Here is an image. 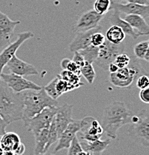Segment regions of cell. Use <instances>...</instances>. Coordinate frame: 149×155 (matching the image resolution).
Returning a JSON list of instances; mask_svg holds the SVG:
<instances>
[{"instance_id":"6da1fadb","label":"cell","mask_w":149,"mask_h":155,"mask_svg":"<svg viewBox=\"0 0 149 155\" xmlns=\"http://www.w3.org/2000/svg\"><path fill=\"white\" fill-rule=\"evenodd\" d=\"M133 113L123 101H116L106 106L103 111L101 126L110 140L117 138L118 131L123 125L131 124Z\"/></svg>"},{"instance_id":"7a4b0ae2","label":"cell","mask_w":149,"mask_h":155,"mask_svg":"<svg viewBox=\"0 0 149 155\" xmlns=\"http://www.w3.org/2000/svg\"><path fill=\"white\" fill-rule=\"evenodd\" d=\"M24 92L15 93L0 78V116L9 125L22 119Z\"/></svg>"},{"instance_id":"3957f363","label":"cell","mask_w":149,"mask_h":155,"mask_svg":"<svg viewBox=\"0 0 149 155\" xmlns=\"http://www.w3.org/2000/svg\"><path fill=\"white\" fill-rule=\"evenodd\" d=\"M47 107H59V103L57 100L49 96L43 87L39 90L24 92L23 112L21 120L23 121L26 127L32 118Z\"/></svg>"},{"instance_id":"277c9868","label":"cell","mask_w":149,"mask_h":155,"mask_svg":"<svg viewBox=\"0 0 149 155\" xmlns=\"http://www.w3.org/2000/svg\"><path fill=\"white\" fill-rule=\"evenodd\" d=\"M147 74L148 72L141 66L137 59H131L127 67L119 69L116 72L110 73L109 81L113 86L119 88H129L136 83L139 75Z\"/></svg>"},{"instance_id":"5b68a950","label":"cell","mask_w":149,"mask_h":155,"mask_svg":"<svg viewBox=\"0 0 149 155\" xmlns=\"http://www.w3.org/2000/svg\"><path fill=\"white\" fill-rule=\"evenodd\" d=\"M137 116L138 120L131 123L128 133L139 143L149 148V108L141 110Z\"/></svg>"},{"instance_id":"8992f818","label":"cell","mask_w":149,"mask_h":155,"mask_svg":"<svg viewBox=\"0 0 149 155\" xmlns=\"http://www.w3.org/2000/svg\"><path fill=\"white\" fill-rule=\"evenodd\" d=\"M124 48L123 42L120 44H113L108 40H105L103 44L99 47V54L95 63L98 67L107 70L109 64L114 62L119 54L124 52Z\"/></svg>"},{"instance_id":"52a82bcc","label":"cell","mask_w":149,"mask_h":155,"mask_svg":"<svg viewBox=\"0 0 149 155\" xmlns=\"http://www.w3.org/2000/svg\"><path fill=\"white\" fill-rule=\"evenodd\" d=\"M58 110V107H47L30 119L26 127L28 130L36 136L43 129L49 127Z\"/></svg>"},{"instance_id":"ba28073f","label":"cell","mask_w":149,"mask_h":155,"mask_svg":"<svg viewBox=\"0 0 149 155\" xmlns=\"http://www.w3.org/2000/svg\"><path fill=\"white\" fill-rule=\"evenodd\" d=\"M0 78L15 93H22L28 90H39L42 88L37 84L24 78L23 76L14 73H2Z\"/></svg>"},{"instance_id":"9c48e42d","label":"cell","mask_w":149,"mask_h":155,"mask_svg":"<svg viewBox=\"0 0 149 155\" xmlns=\"http://www.w3.org/2000/svg\"><path fill=\"white\" fill-rule=\"evenodd\" d=\"M34 37L32 31H24L17 35V40L13 43H10L5 48H3L0 52V75L2 73L3 69L7 65L9 61L15 55L19 48L25 43Z\"/></svg>"},{"instance_id":"30bf717a","label":"cell","mask_w":149,"mask_h":155,"mask_svg":"<svg viewBox=\"0 0 149 155\" xmlns=\"http://www.w3.org/2000/svg\"><path fill=\"white\" fill-rule=\"evenodd\" d=\"M82 126L80 131V139L82 141L93 142L99 140L103 133V129L97 119L92 116L82 119Z\"/></svg>"},{"instance_id":"8fae6325","label":"cell","mask_w":149,"mask_h":155,"mask_svg":"<svg viewBox=\"0 0 149 155\" xmlns=\"http://www.w3.org/2000/svg\"><path fill=\"white\" fill-rule=\"evenodd\" d=\"M19 24L20 21L12 20L0 11V52L11 43L15 28Z\"/></svg>"},{"instance_id":"7c38bea8","label":"cell","mask_w":149,"mask_h":155,"mask_svg":"<svg viewBox=\"0 0 149 155\" xmlns=\"http://www.w3.org/2000/svg\"><path fill=\"white\" fill-rule=\"evenodd\" d=\"M104 18V15L97 13L95 10H89L81 14L76 23L75 31L77 32L86 31L99 26L100 21Z\"/></svg>"},{"instance_id":"4fadbf2b","label":"cell","mask_w":149,"mask_h":155,"mask_svg":"<svg viewBox=\"0 0 149 155\" xmlns=\"http://www.w3.org/2000/svg\"><path fill=\"white\" fill-rule=\"evenodd\" d=\"M82 119L80 120H75L73 119L72 122H70V124L67 126L65 130L62 132L61 136L58 140L57 145L54 149V152H59L63 149L68 148L71 141L74 139V137L77 135L82 128Z\"/></svg>"},{"instance_id":"5bb4252c","label":"cell","mask_w":149,"mask_h":155,"mask_svg":"<svg viewBox=\"0 0 149 155\" xmlns=\"http://www.w3.org/2000/svg\"><path fill=\"white\" fill-rule=\"evenodd\" d=\"M45 92L49 96L55 100H57L64 93L77 89V87L71 84L66 81L63 80L57 75L54 79L49 82L45 87H43Z\"/></svg>"},{"instance_id":"9a60e30c","label":"cell","mask_w":149,"mask_h":155,"mask_svg":"<svg viewBox=\"0 0 149 155\" xmlns=\"http://www.w3.org/2000/svg\"><path fill=\"white\" fill-rule=\"evenodd\" d=\"M116 10L120 14H124L126 15L129 14H137L142 16L144 18L149 17V5L136 4V3L127 2L126 4L116 2L113 1L111 2V10Z\"/></svg>"},{"instance_id":"2e32d148","label":"cell","mask_w":149,"mask_h":155,"mask_svg":"<svg viewBox=\"0 0 149 155\" xmlns=\"http://www.w3.org/2000/svg\"><path fill=\"white\" fill-rule=\"evenodd\" d=\"M6 66L11 73L21 76H29L38 74V69L35 66L20 59L16 54L13 56Z\"/></svg>"},{"instance_id":"e0dca14e","label":"cell","mask_w":149,"mask_h":155,"mask_svg":"<svg viewBox=\"0 0 149 155\" xmlns=\"http://www.w3.org/2000/svg\"><path fill=\"white\" fill-rule=\"evenodd\" d=\"M72 111L73 105L67 104V103L61 107H58L57 113L53 120L56 125V131L59 135V138L62 132L65 130L67 126L69 125L70 122L73 121Z\"/></svg>"},{"instance_id":"ac0fdd59","label":"cell","mask_w":149,"mask_h":155,"mask_svg":"<svg viewBox=\"0 0 149 155\" xmlns=\"http://www.w3.org/2000/svg\"><path fill=\"white\" fill-rule=\"evenodd\" d=\"M102 27L99 25L97 28L91 29V30L86 31L77 32L75 38L72 40V42L70 44V51L71 52L74 51H80L84 48L89 46L91 44V38H92V35L95 32L101 31Z\"/></svg>"},{"instance_id":"d6986e66","label":"cell","mask_w":149,"mask_h":155,"mask_svg":"<svg viewBox=\"0 0 149 155\" xmlns=\"http://www.w3.org/2000/svg\"><path fill=\"white\" fill-rule=\"evenodd\" d=\"M124 19L127 21L131 27L134 29L139 36L149 35V25L144 17L137 14H129L124 17Z\"/></svg>"},{"instance_id":"ffe728a7","label":"cell","mask_w":149,"mask_h":155,"mask_svg":"<svg viewBox=\"0 0 149 155\" xmlns=\"http://www.w3.org/2000/svg\"><path fill=\"white\" fill-rule=\"evenodd\" d=\"M114 12L111 14L109 17V22L112 24V25H117L119 28H121L123 30V31L125 33V35L132 38L134 40H137L139 38V35L134 31V29L130 25V24L127 21L124 20L121 17V14L116 10H113Z\"/></svg>"},{"instance_id":"44dd1931","label":"cell","mask_w":149,"mask_h":155,"mask_svg":"<svg viewBox=\"0 0 149 155\" xmlns=\"http://www.w3.org/2000/svg\"><path fill=\"white\" fill-rule=\"evenodd\" d=\"M21 143L18 134L14 132H6L0 138V145L4 151H14Z\"/></svg>"},{"instance_id":"7402d4cb","label":"cell","mask_w":149,"mask_h":155,"mask_svg":"<svg viewBox=\"0 0 149 155\" xmlns=\"http://www.w3.org/2000/svg\"><path fill=\"white\" fill-rule=\"evenodd\" d=\"M83 142V147L85 151H89L93 155H101L102 153L106 149L111 143V140L107 139L105 140H101L100 139L93 142Z\"/></svg>"},{"instance_id":"603a6c76","label":"cell","mask_w":149,"mask_h":155,"mask_svg":"<svg viewBox=\"0 0 149 155\" xmlns=\"http://www.w3.org/2000/svg\"><path fill=\"white\" fill-rule=\"evenodd\" d=\"M106 40L113 44H120L125 39L126 35L121 28L117 25H112L106 33Z\"/></svg>"},{"instance_id":"cb8c5ba5","label":"cell","mask_w":149,"mask_h":155,"mask_svg":"<svg viewBox=\"0 0 149 155\" xmlns=\"http://www.w3.org/2000/svg\"><path fill=\"white\" fill-rule=\"evenodd\" d=\"M48 133H49V127H47V128L40 130L38 134L35 136V149H34V154L35 155L44 154L45 147L48 142Z\"/></svg>"},{"instance_id":"d4e9b609","label":"cell","mask_w":149,"mask_h":155,"mask_svg":"<svg viewBox=\"0 0 149 155\" xmlns=\"http://www.w3.org/2000/svg\"><path fill=\"white\" fill-rule=\"evenodd\" d=\"M58 76L61 78L63 80L66 81L67 82L71 84L74 85V86L77 87V88L83 86L84 84L82 83L80 81V75L76 74L74 72H70L68 70H62Z\"/></svg>"},{"instance_id":"484cf974","label":"cell","mask_w":149,"mask_h":155,"mask_svg":"<svg viewBox=\"0 0 149 155\" xmlns=\"http://www.w3.org/2000/svg\"><path fill=\"white\" fill-rule=\"evenodd\" d=\"M80 52L82 55V57L84 58V59H85V62L89 63V64H93V63H95L97 58L98 57L99 47L90 45L87 48L81 50Z\"/></svg>"},{"instance_id":"4316f807","label":"cell","mask_w":149,"mask_h":155,"mask_svg":"<svg viewBox=\"0 0 149 155\" xmlns=\"http://www.w3.org/2000/svg\"><path fill=\"white\" fill-rule=\"evenodd\" d=\"M80 75L84 77V78L88 81V84H93L96 74H95V69L92 66V64L86 62L85 65L80 67Z\"/></svg>"},{"instance_id":"83f0119b","label":"cell","mask_w":149,"mask_h":155,"mask_svg":"<svg viewBox=\"0 0 149 155\" xmlns=\"http://www.w3.org/2000/svg\"><path fill=\"white\" fill-rule=\"evenodd\" d=\"M111 0H95L94 10L101 15H105L111 10Z\"/></svg>"},{"instance_id":"f1b7e54d","label":"cell","mask_w":149,"mask_h":155,"mask_svg":"<svg viewBox=\"0 0 149 155\" xmlns=\"http://www.w3.org/2000/svg\"><path fill=\"white\" fill-rule=\"evenodd\" d=\"M54 119V118H53ZM59 140V135H58L57 131H56V125H55L54 120L53 119V122L50 124L49 127V133H48V142L47 143L46 147L44 149V154H46L47 151L49 150V148L51 147V145L54 144L56 142Z\"/></svg>"},{"instance_id":"f546056e","label":"cell","mask_w":149,"mask_h":155,"mask_svg":"<svg viewBox=\"0 0 149 155\" xmlns=\"http://www.w3.org/2000/svg\"><path fill=\"white\" fill-rule=\"evenodd\" d=\"M148 44L147 41L139 42L137 45H135L133 48V52L135 57L137 59L144 60L145 54L147 52V50L148 48Z\"/></svg>"},{"instance_id":"4dcf8cb0","label":"cell","mask_w":149,"mask_h":155,"mask_svg":"<svg viewBox=\"0 0 149 155\" xmlns=\"http://www.w3.org/2000/svg\"><path fill=\"white\" fill-rule=\"evenodd\" d=\"M61 67L63 70H68L80 75V67L77 64H76L72 60H70L68 58L63 59L61 62Z\"/></svg>"},{"instance_id":"1f68e13d","label":"cell","mask_w":149,"mask_h":155,"mask_svg":"<svg viewBox=\"0 0 149 155\" xmlns=\"http://www.w3.org/2000/svg\"><path fill=\"white\" fill-rule=\"evenodd\" d=\"M68 149V151L67 155H77L79 152L83 150L82 145L77 135L74 137Z\"/></svg>"},{"instance_id":"d6a6232c","label":"cell","mask_w":149,"mask_h":155,"mask_svg":"<svg viewBox=\"0 0 149 155\" xmlns=\"http://www.w3.org/2000/svg\"><path fill=\"white\" fill-rule=\"evenodd\" d=\"M130 61L131 58L130 57L128 54H126V53L124 52H122L116 58V59H115L114 62L113 63H114L119 69H121V68L127 67L130 64Z\"/></svg>"},{"instance_id":"836d02e7","label":"cell","mask_w":149,"mask_h":155,"mask_svg":"<svg viewBox=\"0 0 149 155\" xmlns=\"http://www.w3.org/2000/svg\"><path fill=\"white\" fill-rule=\"evenodd\" d=\"M105 40H106V37L103 35L102 32H100V31H98L92 35V38H91V44L94 46L100 47L101 45L103 44Z\"/></svg>"},{"instance_id":"e575fe53","label":"cell","mask_w":149,"mask_h":155,"mask_svg":"<svg viewBox=\"0 0 149 155\" xmlns=\"http://www.w3.org/2000/svg\"><path fill=\"white\" fill-rule=\"evenodd\" d=\"M135 84H137V87L140 90L147 88L149 87V76L147 74L139 75L137 78Z\"/></svg>"},{"instance_id":"d590c367","label":"cell","mask_w":149,"mask_h":155,"mask_svg":"<svg viewBox=\"0 0 149 155\" xmlns=\"http://www.w3.org/2000/svg\"><path fill=\"white\" fill-rule=\"evenodd\" d=\"M74 57H73L72 61H74L76 64H77L80 67H82V66L85 65V64L86 62H85V59L82 57V54H80V51H74Z\"/></svg>"},{"instance_id":"8d00e7d4","label":"cell","mask_w":149,"mask_h":155,"mask_svg":"<svg viewBox=\"0 0 149 155\" xmlns=\"http://www.w3.org/2000/svg\"><path fill=\"white\" fill-rule=\"evenodd\" d=\"M139 98L145 104H149V87L140 90Z\"/></svg>"},{"instance_id":"74e56055","label":"cell","mask_w":149,"mask_h":155,"mask_svg":"<svg viewBox=\"0 0 149 155\" xmlns=\"http://www.w3.org/2000/svg\"><path fill=\"white\" fill-rule=\"evenodd\" d=\"M8 125V122L0 116V138L6 133L5 128Z\"/></svg>"},{"instance_id":"f35d334b","label":"cell","mask_w":149,"mask_h":155,"mask_svg":"<svg viewBox=\"0 0 149 155\" xmlns=\"http://www.w3.org/2000/svg\"><path fill=\"white\" fill-rule=\"evenodd\" d=\"M116 1H125L127 2L136 3V4L144 5H149V0H116Z\"/></svg>"},{"instance_id":"ab89813d","label":"cell","mask_w":149,"mask_h":155,"mask_svg":"<svg viewBox=\"0 0 149 155\" xmlns=\"http://www.w3.org/2000/svg\"><path fill=\"white\" fill-rule=\"evenodd\" d=\"M25 145L21 143L19 145V146L17 148V149L14 151V154L16 155H23L24 154V152H25Z\"/></svg>"},{"instance_id":"60d3db41","label":"cell","mask_w":149,"mask_h":155,"mask_svg":"<svg viewBox=\"0 0 149 155\" xmlns=\"http://www.w3.org/2000/svg\"><path fill=\"white\" fill-rule=\"evenodd\" d=\"M119 68L117 67V66L116 65V64H114V63H111V64H109V67H108V69L107 70L109 71L110 73H113V72H117L118 70H119Z\"/></svg>"},{"instance_id":"b9f144b4","label":"cell","mask_w":149,"mask_h":155,"mask_svg":"<svg viewBox=\"0 0 149 155\" xmlns=\"http://www.w3.org/2000/svg\"><path fill=\"white\" fill-rule=\"evenodd\" d=\"M77 155H92V154L89 152V151H85V150H82V151L79 152Z\"/></svg>"},{"instance_id":"7bdbcfd3","label":"cell","mask_w":149,"mask_h":155,"mask_svg":"<svg viewBox=\"0 0 149 155\" xmlns=\"http://www.w3.org/2000/svg\"><path fill=\"white\" fill-rule=\"evenodd\" d=\"M144 60H145V61L149 62V47L148 48V50H147V52H146V54H145V58H144Z\"/></svg>"},{"instance_id":"ee69618b","label":"cell","mask_w":149,"mask_h":155,"mask_svg":"<svg viewBox=\"0 0 149 155\" xmlns=\"http://www.w3.org/2000/svg\"><path fill=\"white\" fill-rule=\"evenodd\" d=\"M3 154H4V150L2 149V146L0 145V155H3Z\"/></svg>"},{"instance_id":"f6af8a7d","label":"cell","mask_w":149,"mask_h":155,"mask_svg":"<svg viewBox=\"0 0 149 155\" xmlns=\"http://www.w3.org/2000/svg\"><path fill=\"white\" fill-rule=\"evenodd\" d=\"M39 155H53V154H39Z\"/></svg>"},{"instance_id":"bcb514c9","label":"cell","mask_w":149,"mask_h":155,"mask_svg":"<svg viewBox=\"0 0 149 155\" xmlns=\"http://www.w3.org/2000/svg\"><path fill=\"white\" fill-rule=\"evenodd\" d=\"M147 42H148V46H149V39H148V40Z\"/></svg>"},{"instance_id":"7dc6e473","label":"cell","mask_w":149,"mask_h":155,"mask_svg":"<svg viewBox=\"0 0 149 155\" xmlns=\"http://www.w3.org/2000/svg\"><path fill=\"white\" fill-rule=\"evenodd\" d=\"M3 155H4V154H3Z\"/></svg>"}]
</instances>
